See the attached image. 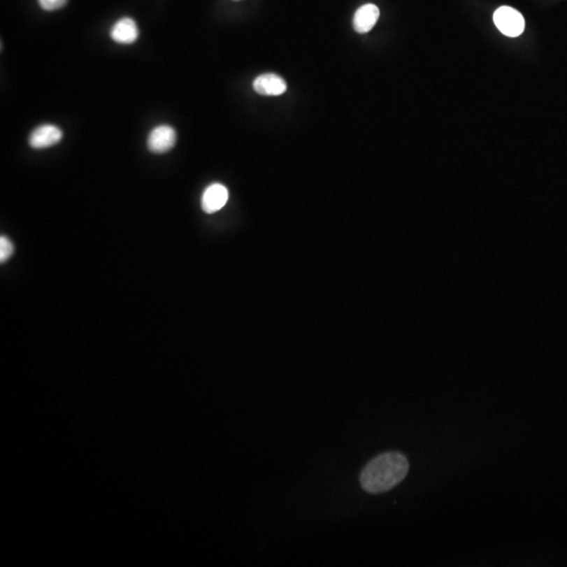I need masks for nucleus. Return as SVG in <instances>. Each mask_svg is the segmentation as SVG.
Masks as SVG:
<instances>
[{"mask_svg": "<svg viewBox=\"0 0 567 567\" xmlns=\"http://www.w3.org/2000/svg\"><path fill=\"white\" fill-rule=\"evenodd\" d=\"M228 190L222 184L215 183L205 189L202 196V208L205 213H215L225 206L228 201Z\"/></svg>", "mask_w": 567, "mask_h": 567, "instance_id": "nucleus-6", "label": "nucleus"}, {"mask_svg": "<svg viewBox=\"0 0 567 567\" xmlns=\"http://www.w3.org/2000/svg\"><path fill=\"white\" fill-rule=\"evenodd\" d=\"M177 141V134L169 125H160L152 129L148 136V146L150 152L163 154L168 152L175 146Z\"/></svg>", "mask_w": 567, "mask_h": 567, "instance_id": "nucleus-3", "label": "nucleus"}, {"mask_svg": "<svg viewBox=\"0 0 567 567\" xmlns=\"http://www.w3.org/2000/svg\"><path fill=\"white\" fill-rule=\"evenodd\" d=\"M380 14V9L375 5L367 3V5L361 6L355 12L354 18H353L354 30L359 34L370 32L378 22Z\"/></svg>", "mask_w": 567, "mask_h": 567, "instance_id": "nucleus-7", "label": "nucleus"}, {"mask_svg": "<svg viewBox=\"0 0 567 567\" xmlns=\"http://www.w3.org/2000/svg\"><path fill=\"white\" fill-rule=\"evenodd\" d=\"M494 22L498 30L508 37L520 36L525 28L522 14L510 7H501L494 13Z\"/></svg>", "mask_w": 567, "mask_h": 567, "instance_id": "nucleus-2", "label": "nucleus"}, {"mask_svg": "<svg viewBox=\"0 0 567 567\" xmlns=\"http://www.w3.org/2000/svg\"><path fill=\"white\" fill-rule=\"evenodd\" d=\"M110 37L120 45H131L139 37L137 24L131 18H122L113 27Z\"/></svg>", "mask_w": 567, "mask_h": 567, "instance_id": "nucleus-8", "label": "nucleus"}, {"mask_svg": "<svg viewBox=\"0 0 567 567\" xmlns=\"http://www.w3.org/2000/svg\"><path fill=\"white\" fill-rule=\"evenodd\" d=\"M409 461L403 454L388 452L380 454L364 468L361 485L368 493L390 491L401 482L409 472Z\"/></svg>", "mask_w": 567, "mask_h": 567, "instance_id": "nucleus-1", "label": "nucleus"}, {"mask_svg": "<svg viewBox=\"0 0 567 567\" xmlns=\"http://www.w3.org/2000/svg\"><path fill=\"white\" fill-rule=\"evenodd\" d=\"M14 246L7 236L0 238V261L5 263L13 254Z\"/></svg>", "mask_w": 567, "mask_h": 567, "instance_id": "nucleus-9", "label": "nucleus"}, {"mask_svg": "<svg viewBox=\"0 0 567 567\" xmlns=\"http://www.w3.org/2000/svg\"><path fill=\"white\" fill-rule=\"evenodd\" d=\"M253 89L261 96H280L287 91V83L278 75L268 73L255 78Z\"/></svg>", "mask_w": 567, "mask_h": 567, "instance_id": "nucleus-5", "label": "nucleus"}, {"mask_svg": "<svg viewBox=\"0 0 567 567\" xmlns=\"http://www.w3.org/2000/svg\"><path fill=\"white\" fill-rule=\"evenodd\" d=\"M39 5L45 11H55L66 5L68 0H38Z\"/></svg>", "mask_w": 567, "mask_h": 567, "instance_id": "nucleus-10", "label": "nucleus"}, {"mask_svg": "<svg viewBox=\"0 0 567 567\" xmlns=\"http://www.w3.org/2000/svg\"><path fill=\"white\" fill-rule=\"evenodd\" d=\"M62 137L64 134L59 127L52 124L41 125L31 134L29 143L35 150H43L59 143Z\"/></svg>", "mask_w": 567, "mask_h": 567, "instance_id": "nucleus-4", "label": "nucleus"}]
</instances>
